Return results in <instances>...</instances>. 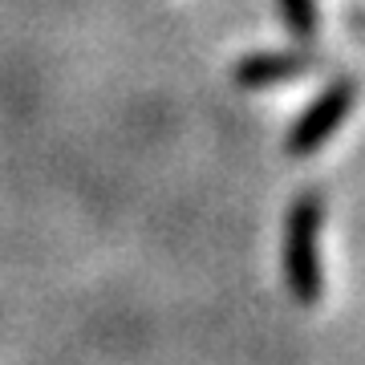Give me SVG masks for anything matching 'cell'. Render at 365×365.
Listing matches in <instances>:
<instances>
[{
    "instance_id": "obj_1",
    "label": "cell",
    "mask_w": 365,
    "mask_h": 365,
    "mask_svg": "<svg viewBox=\"0 0 365 365\" xmlns=\"http://www.w3.org/2000/svg\"><path fill=\"white\" fill-rule=\"evenodd\" d=\"M321 223H325V199L317 191H304V195L292 199V207L284 215V248H280V260H284V284L292 292L297 304L313 309L325 297V268H321Z\"/></svg>"
},
{
    "instance_id": "obj_2",
    "label": "cell",
    "mask_w": 365,
    "mask_h": 365,
    "mask_svg": "<svg viewBox=\"0 0 365 365\" xmlns=\"http://www.w3.org/2000/svg\"><path fill=\"white\" fill-rule=\"evenodd\" d=\"M357 98H361V86H357L353 78L329 81L325 90L304 106V114L292 122V130H288V138H284V150L292 158L317 155V150H321V146L341 130V122L349 118V110L357 106Z\"/></svg>"
},
{
    "instance_id": "obj_3",
    "label": "cell",
    "mask_w": 365,
    "mask_h": 365,
    "mask_svg": "<svg viewBox=\"0 0 365 365\" xmlns=\"http://www.w3.org/2000/svg\"><path fill=\"white\" fill-rule=\"evenodd\" d=\"M321 66L313 49H288V53H252L235 66V86L240 90H268V86H284V81L309 78Z\"/></svg>"
},
{
    "instance_id": "obj_4",
    "label": "cell",
    "mask_w": 365,
    "mask_h": 365,
    "mask_svg": "<svg viewBox=\"0 0 365 365\" xmlns=\"http://www.w3.org/2000/svg\"><path fill=\"white\" fill-rule=\"evenodd\" d=\"M280 9V21L292 37L313 41L317 37V0H276Z\"/></svg>"
}]
</instances>
